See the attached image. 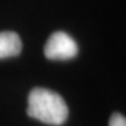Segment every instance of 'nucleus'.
<instances>
[{"mask_svg": "<svg viewBox=\"0 0 126 126\" xmlns=\"http://www.w3.org/2000/svg\"><path fill=\"white\" fill-rule=\"evenodd\" d=\"M21 48V39L16 33L8 31L0 33V60L16 56L20 54Z\"/></svg>", "mask_w": 126, "mask_h": 126, "instance_id": "3", "label": "nucleus"}, {"mask_svg": "<svg viewBox=\"0 0 126 126\" xmlns=\"http://www.w3.org/2000/svg\"><path fill=\"white\" fill-rule=\"evenodd\" d=\"M78 53L75 40L64 32H55L45 46V55L49 60H70Z\"/></svg>", "mask_w": 126, "mask_h": 126, "instance_id": "2", "label": "nucleus"}, {"mask_svg": "<svg viewBox=\"0 0 126 126\" xmlns=\"http://www.w3.org/2000/svg\"><path fill=\"white\" fill-rule=\"evenodd\" d=\"M28 116L48 125H62L68 118V106L64 99L54 91L35 88L28 97Z\"/></svg>", "mask_w": 126, "mask_h": 126, "instance_id": "1", "label": "nucleus"}, {"mask_svg": "<svg viewBox=\"0 0 126 126\" xmlns=\"http://www.w3.org/2000/svg\"><path fill=\"white\" fill-rule=\"evenodd\" d=\"M109 126H126V119L124 116L119 114V113H114L111 119H110V124Z\"/></svg>", "mask_w": 126, "mask_h": 126, "instance_id": "4", "label": "nucleus"}]
</instances>
